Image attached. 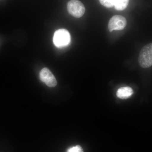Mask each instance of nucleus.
Here are the masks:
<instances>
[{
	"mask_svg": "<svg viewBox=\"0 0 152 152\" xmlns=\"http://www.w3.org/2000/svg\"><path fill=\"white\" fill-rule=\"evenodd\" d=\"M67 152H83V151L80 146L76 145L68 149Z\"/></svg>",
	"mask_w": 152,
	"mask_h": 152,
	"instance_id": "9",
	"label": "nucleus"
},
{
	"mask_svg": "<svg viewBox=\"0 0 152 152\" xmlns=\"http://www.w3.org/2000/svg\"><path fill=\"white\" fill-rule=\"evenodd\" d=\"M129 1V0H116L114 7L117 10H123L127 7Z\"/></svg>",
	"mask_w": 152,
	"mask_h": 152,
	"instance_id": "7",
	"label": "nucleus"
},
{
	"mask_svg": "<svg viewBox=\"0 0 152 152\" xmlns=\"http://www.w3.org/2000/svg\"><path fill=\"white\" fill-rule=\"evenodd\" d=\"M133 94L132 89L129 87L121 88L117 92V96L121 99H126L131 96Z\"/></svg>",
	"mask_w": 152,
	"mask_h": 152,
	"instance_id": "6",
	"label": "nucleus"
},
{
	"mask_svg": "<svg viewBox=\"0 0 152 152\" xmlns=\"http://www.w3.org/2000/svg\"><path fill=\"white\" fill-rule=\"evenodd\" d=\"M53 41L55 45L58 48L67 46L71 42V36L67 30L60 29L54 33Z\"/></svg>",
	"mask_w": 152,
	"mask_h": 152,
	"instance_id": "1",
	"label": "nucleus"
},
{
	"mask_svg": "<svg viewBox=\"0 0 152 152\" xmlns=\"http://www.w3.org/2000/svg\"><path fill=\"white\" fill-rule=\"evenodd\" d=\"M101 4L107 8L114 7L116 0H99Z\"/></svg>",
	"mask_w": 152,
	"mask_h": 152,
	"instance_id": "8",
	"label": "nucleus"
},
{
	"mask_svg": "<svg viewBox=\"0 0 152 152\" xmlns=\"http://www.w3.org/2000/svg\"><path fill=\"white\" fill-rule=\"evenodd\" d=\"M127 24V21L124 17L121 15H115L110 19L108 29L110 32L115 30H121L124 28Z\"/></svg>",
	"mask_w": 152,
	"mask_h": 152,
	"instance_id": "4",
	"label": "nucleus"
},
{
	"mask_svg": "<svg viewBox=\"0 0 152 152\" xmlns=\"http://www.w3.org/2000/svg\"><path fill=\"white\" fill-rule=\"evenodd\" d=\"M67 10L70 15L76 18H80L85 12V7L78 0H71L67 4Z\"/></svg>",
	"mask_w": 152,
	"mask_h": 152,
	"instance_id": "3",
	"label": "nucleus"
},
{
	"mask_svg": "<svg viewBox=\"0 0 152 152\" xmlns=\"http://www.w3.org/2000/svg\"><path fill=\"white\" fill-rule=\"evenodd\" d=\"M138 61L142 67L148 68L152 66V43L148 44L140 52Z\"/></svg>",
	"mask_w": 152,
	"mask_h": 152,
	"instance_id": "2",
	"label": "nucleus"
},
{
	"mask_svg": "<svg viewBox=\"0 0 152 152\" xmlns=\"http://www.w3.org/2000/svg\"><path fill=\"white\" fill-rule=\"evenodd\" d=\"M40 79L47 86L51 88L56 86V79L51 72L47 68H44L40 72Z\"/></svg>",
	"mask_w": 152,
	"mask_h": 152,
	"instance_id": "5",
	"label": "nucleus"
}]
</instances>
